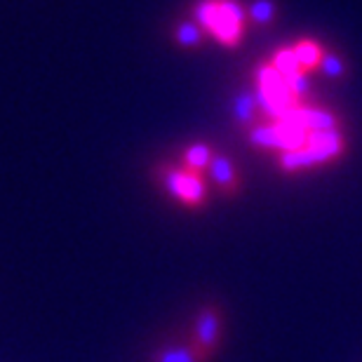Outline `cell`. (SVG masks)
Returning <instances> with one entry per match:
<instances>
[{
	"label": "cell",
	"instance_id": "2",
	"mask_svg": "<svg viewBox=\"0 0 362 362\" xmlns=\"http://www.w3.org/2000/svg\"><path fill=\"white\" fill-rule=\"evenodd\" d=\"M160 175L165 188L179 198L181 202H186L188 207H200L202 202L207 198V191H205V184H202L200 175L195 172H188V170H175V168H160L158 170Z\"/></svg>",
	"mask_w": 362,
	"mask_h": 362
},
{
	"label": "cell",
	"instance_id": "10",
	"mask_svg": "<svg viewBox=\"0 0 362 362\" xmlns=\"http://www.w3.org/2000/svg\"><path fill=\"white\" fill-rule=\"evenodd\" d=\"M250 139L262 148H278L282 151V139H280V127L278 122L273 125H262V127H255L250 132Z\"/></svg>",
	"mask_w": 362,
	"mask_h": 362
},
{
	"label": "cell",
	"instance_id": "9",
	"mask_svg": "<svg viewBox=\"0 0 362 362\" xmlns=\"http://www.w3.org/2000/svg\"><path fill=\"white\" fill-rule=\"evenodd\" d=\"M212 156H214V151L209 148L207 144H193V146L186 148L184 165H181V168L188 170V172H195V175H200L202 170L209 168V163H212Z\"/></svg>",
	"mask_w": 362,
	"mask_h": 362
},
{
	"label": "cell",
	"instance_id": "4",
	"mask_svg": "<svg viewBox=\"0 0 362 362\" xmlns=\"http://www.w3.org/2000/svg\"><path fill=\"white\" fill-rule=\"evenodd\" d=\"M219 327H221V313L216 306L202 308L198 317H195L193 327V346H198L200 351H205L212 356V351L219 344Z\"/></svg>",
	"mask_w": 362,
	"mask_h": 362
},
{
	"label": "cell",
	"instance_id": "5",
	"mask_svg": "<svg viewBox=\"0 0 362 362\" xmlns=\"http://www.w3.org/2000/svg\"><path fill=\"white\" fill-rule=\"evenodd\" d=\"M207 170H209V175H212L214 184L219 186L221 193L230 195V193L238 191V186H240V179H238V172L233 168V163H230L226 156L214 153L212 156V163H209Z\"/></svg>",
	"mask_w": 362,
	"mask_h": 362
},
{
	"label": "cell",
	"instance_id": "3",
	"mask_svg": "<svg viewBox=\"0 0 362 362\" xmlns=\"http://www.w3.org/2000/svg\"><path fill=\"white\" fill-rule=\"evenodd\" d=\"M344 146H346V139H344V134L339 132V129L308 132L306 144H303V148L308 151V156H310V160H313V165L327 163V160H332V158L341 156Z\"/></svg>",
	"mask_w": 362,
	"mask_h": 362
},
{
	"label": "cell",
	"instance_id": "16",
	"mask_svg": "<svg viewBox=\"0 0 362 362\" xmlns=\"http://www.w3.org/2000/svg\"><path fill=\"white\" fill-rule=\"evenodd\" d=\"M273 12H275V7L271 0H255L247 10V17L250 21H255V24H269L273 19Z\"/></svg>",
	"mask_w": 362,
	"mask_h": 362
},
{
	"label": "cell",
	"instance_id": "14",
	"mask_svg": "<svg viewBox=\"0 0 362 362\" xmlns=\"http://www.w3.org/2000/svg\"><path fill=\"white\" fill-rule=\"evenodd\" d=\"M280 165L282 170L287 172H294V170H306V168H313V160H310L308 151L306 148H294V151H285L280 158Z\"/></svg>",
	"mask_w": 362,
	"mask_h": 362
},
{
	"label": "cell",
	"instance_id": "8",
	"mask_svg": "<svg viewBox=\"0 0 362 362\" xmlns=\"http://www.w3.org/2000/svg\"><path fill=\"white\" fill-rule=\"evenodd\" d=\"M209 353L200 351L198 346H177V349H165L153 358V362H207Z\"/></svg>",
	"mask_w": 362,
	"mask_h": 362
},
{
	"label": "cell",
	"instance_id": "1",
	"mask_svg": "<svg viewBox=\"0 0 362 362\" xmlns=\"http://www.w3.org/2000/svg\"><path fill=\"white\" fill-rule=\"evenodd\" d=\"M195 21L221 45L235 47L247 26V12L238 0H200L195 5Z\"/></svg>",
	"mask_w": 362,
	"mask_h": 362
},
{
	"label": "cell",
	"instance_id": "13",
	"mask_svg": "<svg viewBox=\"0 0 362 362\" xmlns=\"http://www.w3.org/2000/svg\"><path fill=\"white\" fill-rule=\"evenodd\" d=\"M273 69L278 71V74L285 78V81H287V78H292V76L303 74L292 49H280V52L273 57Z\"/></svg>",
	"mask_w": 362,
	"mask_h": 362
},
{
	"label": "cell",
	"instance_id": "6",
	"mask_svg": "<svg viewBox=\"0 0 362 362\" xmlns=\"http://www.w3.org/2000/svg\"><path fill=\"white\" fill-rule=\"evenodd\" d=\"M301 122L308 132H322V129H339V118L325 108L301 106Z\"/></svg>",
	"mask_w": 362,
	"mask_h": 362
},
{
	"label": "cell",
	"instance_id": "7",
	"mask_svg": "<svg viewBox=\"0 0 362 362\" xmlns=\"http://www.w3.org/2000/svg\"><path fill=\"white\" fill-rule=\"evenodd\" d=\"M292 52L296 57V62H299L303 74H308V71H315L317 66H320V59H322L325 49L317 45L315 40H299L292 47Z\"/></svg>",
	"mask_w": 362,
	"mask_h": 362
},
{
	"label": "cell",
	"instance_id": "12",
	"mask_svg": "<svg viewBox=\"0 0 362 362\" xmlns=\"http://www.w3.org/2000/svg\"><path fill=\"white\" fill-rule=\"evenodd\" d=\"M175 38H177L179 45L195 47V45H200L202 38H205V31H202V26L198 24V21H184V24L177 26Z\"/></svg>",
	"mask_w": 362,
	"mask_h": 362
},
{
	"label": "cell",
	"instance_id": "15",
	"mask_svg": "<svg viewBox=\"0 0 362 362\" xmlns=\"http://www.w3.org/2000/svg\"><path fill=\"white\" fill-rule=\"evenodd\" d=\"M322 71L325 76H329V78H341L346 74V64L344 59L339 54L334 52H329V49H325L322 52V59H320V66H317Z\"/></svg>",
	"mask_w": 362,
	"mask_h": 362
},
{
	"label": "cell",
	"instance_id": "11",
	"mask_svg": "<svg viewBox=\"0 0 362 362\" xmlns=\"http://www.w3.org/2000/svg\"><path fill=\"white\" fill-rule=\"evenodd\" d=\"M255 111H257V94L240 92L233 99V115L240 125H250L252 118H255Z\"/></svg>",
	"mask_w": 362,
	"mask_h": 362
}]
</instances>
